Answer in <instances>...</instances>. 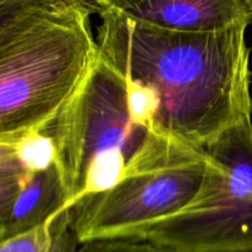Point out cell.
Here are the masks:
<instances>
[{"mask_svg":"<svg viewBox=\"0 0 252 252\" xmlns=\"http://www.w3.org/2000/svg\"><path fill=\"white\" fill-rule=\"evenodd\" d=\"M100 53L158 105L154 129L206 148L252 115L248 26L216 32L158 29L96 9Z\"/></svg>","mask_w":252,"mask_h":252,"instance_id":"obj_1","label":"cell"},{"mask_svg":"<svg viewBox=\"0 0 252 252\" xmlns=\"http://www.w3.org/2000/svg\"><path fill=\"white\" fill-rule=\"evenodd\" d=\"M89 0H0V138L44 130L95 65Z\"/></svg>","mask_w":252,"mask_h":252,"instance_id":"obj_2","label":"cell"},{"mask_svg":"<svg viewBox=\"0 0 252 252\" xmlns=\"http://www.w3.org/2000/svg\"><path fill=\"white\" fill-rule=\"evenodd\" d=\"M44 130L56 144L66 209L112 189L126 175L161 161L182 143L133 120L125 78L101 53Z\"/></svg>","mask_w":252,"mask_h":252,"instance_id":"obj_3","label":"cell"},{"mask_svg":"<svg viewBox=\"0 0 252 252\" xmlns=\"http://www.w3.org/2000/svg\"><path fill=\"white\" fill-rule=\"evenodd\" d=\"M204 149L212 162L196 196L148 229L142 240L191 252H251V118Z\"/></svg>","mask_w":252,"mask_h":252,"instance_id":"obj_4","label":"cell"},{"mask_svg":"<svg viewBox=\"0 0 252 252\" xmlns=\"http://www.w3.org/2000/svg\"><path fill=\"white\" fill-rule=\"evenodd\" d=\"M211 162L204 148L181 144L158 164L126 175L112 189L79 201L70 213L80 245L142 240L148 229L192 201Z\"/></svg>","mask_w":252,"mask_h":252,"instance_id":"obj_5","label":"cell"},{"mask_svg":"<svg viewBox=\"0 0 252 252\" xmlns=\"http://www.w3.org/2000/svg\"><path fill=\"white\" fill-rule=\"evenodd\" d=\"M96 9H110L133 20L180 32H216L248 26L252 10L245 0H96Z\"/></svg>","mask_w":252,"mask_h":252,"instance_id":"obj_6","label":"cell"},{"mask_svg":"<svg viewBox=\"0 0 252 252\" xmlns=\"http://www.w3.org/2000/svg\"><path fill=\"white\" fill-rule=\"evenodd\" d=\"M66 209V193L54 164L34 172L6 203L0 204V241L26 231Z\"/></svg>","mask_w":252,"mask_h":252,"instance_id":"obj_7","label":"cell"},{"mask_svg":"<svg viewBox=\"0 0 252 252\" xmlns=\"http://www.w3.org/2000/svg\"><path fill=\"white\" fill-rule=\"evenodd\" d=\"M80 245L70 209L0 241V252H76Z\"/></svg>","mask_w":252,"mask_h":252,"instance_id":"obj_8","label":"cell"},{"mask_svg":"<svg viewBox=\"0 0 252 252\" xmlns=\"http://www.w3.org/2000/svg\"><path fill=\"white\" fill-rule=\"evenodd\" d=\"M0 143L6 144L20 164L31 172L44 171L56 164V144L46 130H29L14 137L0 138Z\"/></svg>","mask_w":252,"mask_h":252,"instance_id":"obj_9","label":"cell"},{"mask_svg":"<svg viewBox=\"0 0 252 252\" xmlns=\"http://www.w3.org/2000/svg\"><path fill=\"white\" fill-rule=\"evenodd\" d=\"M76 252H191L176 250L145 240H102L81 244ZM252 252V251H251Z\"/></svg>","mask_w":252,"mask_h":252,"instance_id":"obj_10","label":"cell"},{"mask_svg":"<svg viewBox=\"0 0 252 252\" xmlns=\"http://www.w3.org/2000/svg\"><path fill=\"white\" fill-rule=\"evenodd\" d=\"M245 1L248 2L249 6H250V7H251V10H252V0H245Z\"/></svg>","mask_w":252,"mask_h":252,"instance_id":"obj_11","label":"cell"},{"mask_svg":"<svg viewBox=\"0 0 252 252\" xmlns=\"http://www.w3.org/2000/svg\"><path fill=\"white\" fill-rule=\"evenodd\" d=\"M89 1H90V2H95L96 0H89Z\"/></svg>","mask_w":252,"mask_h":252,"instance_id":"obj_12","label":"cell"}]
</instances>
